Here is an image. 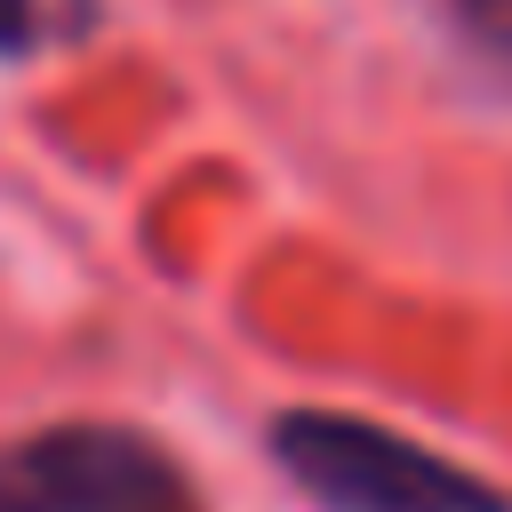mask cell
Returning <instances> with one entry per match:
<instances>
[{
    "label": "cell",
    "mask_w": 512,
    "mask_h": 512,
    "mask_svg": "<svg viewBox=\"0 0 512 512\" xmlns=\"http://www.w3.org/2000/svg\"><path fill=\"white\" fill-rule=\"evenodd\" d=\"M272 456L328 512H512L504 488H488L480 472L448 464L440 448H424L408 432H384L368 416H336V408L280 416L272 424Z\"/></svg>",
    "instance_id": "1"
},
{
    "label": "cell",
    "mask_w": 512,
    "mask_h": 512,
    "mask_svg": "<svg viewBox=\"0 0 512 512\" xmlns=\"http://www.w3.org/2000/svg\"><path fill=\"white\" fill-rule=\"evenodd\" d=\"M0 512H184V480L128 424H48L0 448Z\"/></svg>",
    "instance_id": "2"
},
{
    "label": "cell",
    "mask_w": 512,
    "mask_h": 512,
    "mask_svg": "<svg viewBox=\"0 0 512 512\" xmlns=\"http://www.w3.org/2000/svg\"><path fill=\"white\" fill-rule=\"evenodd\" d=\"M448 8H456V32H464L488 64L512 72V0H448Z\"/></svg>",
    "instance_id": "3"
},
{
    "label": "cell",
    "mask_w": 512,
    "mask_h": 512,
    "mask_svg": "<svg viewBox=\"0 0 512 512\" xmlns=\"http://www.w3.org/2000/svg\"><path fill=\"white\" fill-rule=\"evenodd\" d=\"M32 40V0H0V56H16Z\"/></svg>",
    "instance_id": "4"
}]
</instances>
